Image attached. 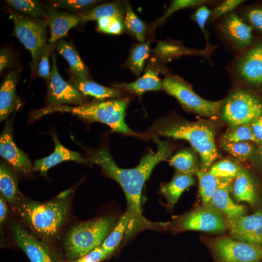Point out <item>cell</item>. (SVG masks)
<instances>
[{"mask_svg": "<svg viewBox=\"0 0 262 262\" xmlns=\"http://www.w3.org/2000/svg\"><path fill=\"white\" fill-rule=\"evenodd\" d=\"M157 144L156 151H150L141 159L132 168L118 167L113 159L108 148L102 147L88 150L89 162L98 165L103 172L116 181L122 187L127 200V213L131 221L127 232L131 234L135 229L143 226L146 220L142 216L141 198L143 186L155 166L166 160L171 153V148L165 141L151 135Z\"/></svg>", "mask_w": 262, "mask_h": 262, "instance_id": "1", "label": "cell"}, {"mask_svg": "<svg viewBox=\"0 0 262 262\" xmlns=\"http://www.w3.org/2000/svg\"><path fill=\"white\" fill-rule=\"evenodd\" d=\"M128 101L124 99L114 98L107 100H95L80 105H68L45 107L34 111L31 120L34 121L43 116L54 112L70 113L89 122H98L107 125L112 132L141 137L130 129L124 121Z\"/></svg>", "mask_w": 262, "mask_h": 262, "instance_id": "2", "label": "cell"}, {"mask_svg": "<svg viewBox=\"0 0 262 262\" xmlns=\"http://www.w3.org/2000/svg\"><path fill=\"white\" fill-rule=\"evenodd\" d=\"M147 135L162 136L188 141L199 154L203 170L211 167L218 158V152L213 130L199 123L157 120L147 131Z\"/></svg>", "mask_w": 262, "mask_h": 262, "instance_id": "3", "label": "cell"}, {"mask_svg": "<svg viewBox=\"0 0 262 262\" xmlns=\"http://www.w3.org/2000/svg\"><path fill=\"white\" fill-rule=\"evenodd\" d=\"M68 210V201L59 196L47 202L25 201L17 209L18 214L31 229L46 238L52 237L57 233Z\"/></svg>", "mask_w": 262, "mask_h": 262, "instance_id": "4", "label": "cell"}, {"mask_svg": "<svg viewBox=\"0 0 262 262\" xmlns=\"http://www.w3.org/2000/svg\"><path fill=\"white\" fill-rule=\"evenodd\" d=\"M116 223L114 218L105 217L75 226L69 231L65 241L66 256L78 260L100 246Z\"/></svg>", "mask_w": 262, "mask_h": 262, "instance_id": "5", "label": "cell"}, {"mask_svg": "<svg viewBox=\"0 0 262 262\" xmlns=\"http://www.w3.org/2000/svg\"><path fill=\"white\" fill-rule=\"evenodd\" d=\"M9 14L14 24L12 35L17 38L30 52L32 69L34 72L39 58L48 44L47 21L15 11H10Z\"/></svg>", "mask_w": 262, "mask_h": 262, "instance_id": "6", "label": "cell"}, {"mask_svg": "<svg viewBox=\"0 0 262 262\" xmlns=\"http://www.w3.org/2000/svg\"><path fill=\"white\" fill-rule=\"evenodd\" d=\"M162 88L189 111L211 117L220 111L223 100L210 101L200 97L188 83L178 76L167 74L162 81Z\"/></svg>", "mask_w": 262, "mask_h": 262, "instance_id": "7", "label": "cell"}, {"mask_svg": "<svg viewBox=\"0 0 262 262\" xmlns=\"http://www.w3.org/2000/svg\"><path fill=\"white\" fill-rule=\"evenodd\" d=\"M221 108L224 118L232 128L251 123L262 115V101L243 89L233 91L223 100Z\"/></svg>", "mask_w": 262, "mask_h": 262, "instance_id": "8", "label": "cell"}, {"mask_svg": "<svg viewBox=\"0 0 262 262\" xmlns=\"http://www.w3.org/2000/svg\"><path fill=\"white\" fill-rule=\"evenodd\" d=\"M218 35L236 55L253 44V29L236 12L213 22Z\"/></svg>", "mask_w": 262, "mask_h": 262, "instance_id": "9", "label": "cell"}, {"mask_svg": "<svg viewBox=\"0 0 262 262\" xmlns=\"http://www.w3.org/2000/svg\"><path fill=\"white\" fill-rule=\"evenodd\" d=\"M210 248L215 262H261L262 246L223 237L214 239Z\"/></svg>", "mask_w": 262, "mask_h": 262, "instance_id": "10", "label": "cell"}, {"mask_svg": "<svg viewBox=\"0 0 262 262\" xmlns=\"http://www.w3.org/2000/svg\"><path fill=\"white\" fill-rule=\"evenodd\" d=\"M229 72L247 84L262 85V41L253 44L237 55L228 67Z\"/></svg>", "mask_w": 262, "mask_h": 262, "instance_id": "11", "label": "cell"}, {"mask_svg": "<svg viewBox=\"0 0 262 262\" xmlns=\"http://www.w3.org/2000/svg\"><path fill=\"white\" fill-rule=\"evenodd\" d=\"M173 229L178 232L198 230L222 232L227 229V223L224 216L212 205L202 206L176 220Z\"/></svg>", "mask_w": 262, "mask_h": 262, "instance_id": "12", "label": "cell"}, {"mask_svg": "<svg viewBox=\"0 0 262 262\" xmlns=\"http://www.w3.org/2000/svg\"><path fill=\"white\" fill-rule=\"evenodd\" d=\"M52 67L50 78L46 81L47 95L46 107L74 104L80 105L87 101V97L82 95L59 74L56 56L52 55Z\"/></svg>", "mask_w": 262, "mask_h": 262, "instance_id": "13", "label": "cell"}, {"mask_svg": "<svg viewBox=\"0 0 262 262\" xmlns=\"http://www.w3.org/2000/svg\"><path fill=\"white\" fill-rule=\"evenodd\" d=\"M13 134V123L8 119L0 136V155L16 171L29 174L33 166L28 156L16 145Z\"/></svg>", "mask_w": 262, "mask_h": 262, "instance_id": "14", "label": "cell"}, {"mask_svg": "<svg viewBox=\"0 0 262 262\" xmlns=\"http://www.w3.org/2000/svg\"><path fill=\"white\" fill-rule=\"evenodd\" d=\"M234 178H219L211 204L227 221L236 219L246 213V208L235 203L230 196Z\"/></svg>", "mask_w": 262, "mask_h": 262, "instance_id": "15", "label": "cell"}, {"mask_svg": "<svg viewBox=\"0 0 262 262\" xmlns=\"http://www.w3.org/2000/svg\"><path fill=\"white\" fill-rule=\"evenodd\" d=\"M12 232L15 243L31 262H53L48 249L21 225L14 224Z\"/></svg>", "mask_w": 262, "mask_h": 262, "instance_id": "16", "label": "cell"}, {"mask_svg": "<svg viewBox=\"0 0 262 262\" xmlns=\"http://www.w3.org/2000/svg\"><path fill=\"white\" fill-rule=\"evenodd\" d=\"M19 71L12 70L8 73L0 87V121L7 119L17 110L21 102L16 92V85Z\"/></svg>", "mask_w": 262, "mask_h": 262, "instance_id": "17", "label": "cell"}, {"mask_svg": "<svg viewBox=\"0 0 262 262\" xmlns=\"http://www.w3.org/2000/svg\"><path fill=\"white\" fill-rule=\"evenodd\" d=\"M52 139L55 148L53 152L47 157L35 161L33 170L39 171L41 175H45L52 167L63 162L73 161L80 163L89 162L76 151L71 150L64 147L58 140L57 136L53 135Z\"/></svg>", "mask_w": 262, "mask_h": 262, "instance_id": "18", "label": "cell"}, {"mask_svg": "<svg viewBox=\"0 0 262 262\" xmlns=\"http://www.w3.org/2000/svg\"><path fill=\"white\" fill-rule=\"evenodd\" d=\"M49 29L50 36L48 43L55 44L67 33L71 29L76 27L80 22L77 14L66 11L51 9L45 19Z\"/></svg>", "mask_w": 262, "mask_h": 262, "instance_id": "19", "label": "cell"}, {"mask_svg": "<svg viewBox=\"0 0 262 262\" xmlns=\"http://www.w3.org/2000/svg\"><path fill=\"white\" fill-rule=\"evenodd\" d=\"M159 72L158 68L149 65L144 74L136 81L130 83H115L113 86L141 97L147 91H158L162 88V81L158 76Z\"/></svg>", "mask_w": 262, "mask_h": 262, "instance_id": "20", "label": "cell"}, {"mask_svg": "<svg viewBox=\"0 0 262 262\" xmlns=\"http://www.w3.org/2000/svg\"><path fill=\"white\" fill-rule=\"evenodd\" d=\"M67 82L85 96H91L97 100H104L106 98H118L121 92L115 88L101 85L89 79H81L69 73Z\"/></svg>", "mask_w": 262, "mask_h": 262, "instance_id": "21", "label": "cell"}, {"mask_svg": "<svg viewBox=\"0 0 262 262\" xmlns=\"http://www.w3.org/2000/svg\"><path fill=\"white\" fill-rule=\"evenodd\" d=\"M55 49L67 62L69 73L81 79H90L88 68L71 42L62 38L55 43Z\"/></svg>", "mask_w": 262, "mask_h": 262, "instance_id": "22", "label": "cell"}, {"mask_svg": "<svg viewBox=\"0 0 262 262\" xmlns=\"http://www.w3.org/2000/svg\"><path fill=\"white\" fill-rule=\"evenodd\" d=\"M227 223L231 237L243 241L247 236L262 226V208L252 214L227 221Z\"/></svg>", "mask_w": 262, "mask_h": 262, "instance_id": "23", "label": "cell"}, {"mask_svg": "<svg viewBox=\"0 0 262 262\" xmlns=\"http://www.w3.org/2000/svg\"><path fill=\"white\" fill-rule=\"evenodd\" d=\"M126 10L124 2H113L105 3L77 14L80 23L98 20L105 17H114L124 21Z\"/></svg>", "mask_w": 262, "mask_h": 262, "instance_id": "24", "label": "cell"}, {"mask_svg": "<svg viewBox=\"0 0 262 262\" xmlns=\"http://www.w3.org/2000/svg\"><path fill=\"white\" fill-rule=\"evenodd\" d=\"M231 191L238 202H245L254 205L258 200V196L254 182L248 172L242 169L234 178Z\"/></svg>", "mask_w": 262, "mask_h": 262, "instance_id": "25", "label": "cell"}, {"mask_svg": "<svg viewBox=\"0 0 262 262\" xmlns=\"http://www.w3.org/2000/svg\"><path fill=\"white\" fill-rule=\"evenodd\" d=\"M195 182L193 175L177 172L169 182L162 186L160 191L166 198L168 206L173 207L182 193Z\"/></svg>", "mask_w": 262, "mask_h": 262, "instance_id": "26", "label": "cell"}, {"mask_svg": "<svg viewBox=\"0 0 262 262\" xmlns=\"http://www.w3.org/2000/svg\"><path fill=\"white\" fill-rule=\"evenodd\" d=\"M155 51L159 57L167 60L183 55H197L208 59L212 52L205 49L203 50L189 49L166 42H160L155 48Z\"/></svg>", "mask_w": 262, "mask_h": 262, "instance_id": "27", "label": "cell"}, {"mask_svg": "<svg viewBox=\"0 0 262 262\" xmlns=\"http://www.w3.org/2000/svg\"><path fill=\"white\" fill-rule=\"evenodd\" d=\"M131 221V216L126 212L105 238L100 246L107 256L118 246L124 234L127 232Z\"/></svg>", "mask_w": 262, "mask_h": 262, "instance_id": "28", "label": "cell"}, {"mask_svg": "<svg viewBox=\"0 0 262 262\" xmlns=\"http://www.w3.org/2000/svg\"><path fill=\"white\" fill-rule=\"evenodd\" d=\"M125 16L124 19V29L140 43L145 42L147 33V26L134 13L128 1H125Z\"/></svg>", "mask_w": 262, "mask_h": 262, "instance_id": "29", "label": "cell"}, {"mask_svg": "<svg viewBox=\"0 0 262 262\" xmlns=\"http://www.w3.org/2000/svg\"><path fill=\"white\" fill-rule=\"evenodd\" d=\"M149 41L134 45L127 61V66L136 77H139L141 74L145 62L149 56Z\"/></svg>", "mask_w": 262, "mask_h": 262, "instance_id": "30", "label": "cell"}, {"mask_svg": "<svg viewBox=\"0 0 262 262\" xmlns=\"http://www.w3.org/2000/svg\"><path fill=\"white\" fill-rule=\"evenodd\" d=\"M4 2L21 14L29 17L39 18L47 17L48 10L42 4L35 0H5Z\"/></svg>", "mask_w": 262, "mask_h": 262, "instance_id": "31", "label": "cell"}, {"mask_svg": "<svg viewBox=\"0 0 262 262\" xmlns=\"http://www.w3.org/2000/svg\"><path fill=\"white\" fill-rule=\"evenodd\" d=\"M196 175L198 180L202 206L212 205V198L218 184L219 178L214 177L209 171L199 169L197 170Z\"/></svg>", "mask_w": 262, "mask_h": 262, "instance_id": "32", "label": "cell"}, {"mask_svg": "<svg viewBox=\"0 0 262 262\" xmlns=\"http://www.w3.org/2000/svg\"><path fill=\"white\" fill-rule=\"evenodd\" d=\"M0 190L2 196L14 203L18 194L17 181L9 169L2 164L0 166Z\"/></svg>", "mask_w": 262, "mask_h": 262, "instance_id": "33", "label": "cell"}, {"mask_svg": "<svg viewBox=\"0 0 262 262\" xmlns=\"http://www.w3.org/2000/svg\"><path fill=\"white\" fill-rule=\"evenodd\" d=\"M170 164L177 172L193 176L196 175L199 169L194 154L187 149L180 151L173 156L170 161Z\"/></svg>", "mask_w": 262, "mask_h": 262, "instance_id": "34", "label": "cell"}, {"mask_svg": "<svg viewBox=\"0 0 262 262\" xmlns=\"http://www.w3.org/2000/svg\"><path fill=\"white\" fill-rule=\"evenodd\" d=\"M213 1L206 0H173L169 7L164 13V15L152 25V29H155L157 27L163 24L167 19L174 13L181 9L198 7L203 4L209 5L215 3Z\"/></svg>", "mask_w": 262, "mask_h": 262, "instance_id": "35", "label": "cell"}, {"mask_svg": "<svg viewBox=\"0 0 262 262\" xmlns=\"http://www.w3.org/2000/svg\"><path fill=\"white\" fill-rule=\"evenodd\" d=\"M98 1L96 0H53L50 2L49 7L55 9H62L78 14L93 8Z\"/></svg>", "mask_w": 262, "mask_h": 262, "instance_id": "36", "label": "cell"}, {"mask_svg": "<svg viewBox=\"0 0 262 262\" xmlns=\"http://www.w3.org/2000/svg\"><path fill=\"white\" fill-rule=\"evenodd\" d=\"M223 141L229 142L251 141L258 144L251 127L250 123L239 125L226 132Z\"/></svg>", "mask_w": 262, "mask_h": 262, "instance_id": "37", "label": "cell"}, {"mask_svg": "<svg viewBox=\"0 0 262 262\" xmlns=\"http://www.w3.org/2000/svg\"><path fill=\"white\" fill-rule=\"evenodd\" d=\"M222 146L229 153L242 161L251 157L255 151L254 147L248 142L223 141Z\"/></svg>", "mask_w": 262, "mask_h": 262, "instance_id": "38", "label": "cell"}, {"mask_svg": "<svg viewBox=\"0 0 262 262\" xmlns=\"http://www.w3.org/2000/svg\"><path fill=\"white\" fill-rule=\"evenodd\" d=\"M241 169L235 163L224 160L212 165L209 172L218 178H235Z\"/></svg>", "mask_w": 262, "mask_h": 262, "instance_id": "39", "label": "cell"}, {"mask_svg": "<svg viewBox=\"0 0 262 262\" xmlns=\"http://www.w3.org/2000/svg\"><path fill=\"white\" fill-rule=\"evenodd\" d=\"M208 5L203 4L197 7L196 10L192 15V18L204 34L206 41V48L205 49L212 52L213 48H212L210 43L209 34L206 28L211 14V10L209 8Z\"/></svg>", "mask_w": 262, "mask_h": 262, "instance_id": "40", "label": "cell"}, {"mask_svg": "<svg viewBox=\"0 0 262 262\" xmlns=\"http://www.w3.org/2000/svg\"><path fill=\"white\" fill-rule=\"evenodd\" d=\"M237 13L253 31L262 33V5L248 7Z\"/></svg>", "mask_w": 262, "mask_h": 262, "instance_id": "41", "label": "cell"}, {"mask_svg": "<svg viewBox=\"0 0 262 262\" xmlns=\"http://www.w3.org/2000/svg\"><path fill=\"white\" fill-rule=\"evenodd\" d=\"M54 49L55 44H48L39 58L36 69L33 72L37 76L46 81L48 80L50 77L51 70L49 58Z\"/></svg>", "mask_w": 262, "mask_h": 262, "instance_id": "42", "label": "cell"}, {"mask_svg": "<svg viewBox=\"0 0 262 262\" xmlns=\"http://www.w3.org/2000/svg\"><path fill=\"white\" fill-rule=\"evenodd\" d=\"M245 1L244 0H225L217 3L211 10L209 22L213 23L225 15L234 12Z\"/></svg>", "mask_w": 262, "mask_h": 262, "instance_id": "43", "label": "cell"}, {"mask_svg": "<svg viewBox=\"0 0 262 262\" xmlns=\"http://www.w3.org/2000/svg\"><path fill=\"white\" fill-rule=\"evenodd\" d=\"M124 29L123 21L114 17H105L97 20L98 32L111 34H120Z\"/></svg>", "mask_w": 262, "mask_h": 262, "instance_id": "44", "label": "cell"}, {"mask_svg": "<svg viewBox=\"0 0 262 262\" xmlns=\"http://www.w3.org/2000/svg\"><path fill=\"white\" fill-rule=\"evenodd\" d=\"M106 257L107 255L100 246L94 248L86 255L77 261L78 262H99Z\"/></svg>", "mask_w": 262, "mask_h": 262, "instance_id": "45", "label": "cell"}, {"mask_svg": "<svg viewBox=\"0 0 262 262\" xmlns=\"http://www.w3.org/2000/svg\"><path fill=\"white\" fill-rule=\"evenodd\" d=\"M14 57L10 51L7 49L2 48L0 50V73L13 65Z\"/></svg>", "mask_w": 262, "mask_h": 262, "instance_id": "46", "label": "cell"}, {"mask_svg": "<svg viewBox=\"0 0 262 262\" xmlns=\"http://www.w3.org/2000/svg\"><path fill=\"white\" fill-rule=\"evenodd\" d=\"M250 124L253 134L258 144L262 145V115L255 119Z\"/></svg>", "mask_w": 262, "mask_h": 262, "instance_id": "47", "label": "cell"}, {"mask_svg": "<svg viewBox=\"0 0 262 262\" xmlns=\"http://www.w3.org/2000/svg\"><path fill=\"white\" fill-rule=\"evenodd\" d=\"M243 241L262 246V226L247 236Z\"/></svg>", "mask_w": 262, "mask_h": 262, "instance_id": "48", "label": "cell"}, {"mask_svg": "<svg viewBox=\"0 0 262 262\" xmlns=\"http://www.w3.org/2000/svg\"><path fill=\"white\" fill-rule=\"evenodd\" d=\"M8 208L6 199L3 196H0V223L2 225L7 217Z\"/></svg>", "mask_w": 262, "mask_h": 262, "instance_id": "49", "label": "cell"}, {"mask_svg": "<svg viewBox=\"0 0 262 262\" xmlns=\"http://www.w3.org/2000/svg\"><path fill=\"white\" fill-rule=\"evenodd\" d=\"M258 155H259L260 160L262 162V145H261V147L259 149Z\"/></svg>", "mask_w": 262, "mask_h": 262, "instance_id": "50", "label": "cell"}, {"mask_svg": "<svg viewBox=\"0 0 262 262\" xmlns=\"http://www.w3.org/2000/svg\"><path fill=\"white\" fill-rule=\"evenodd\" d=\"M76 262H78L77 261Z\"/></svg>", "mask_w": 262, "mask_h": 262, "instance_id": "51", "label": "cell"}]
</instances>
